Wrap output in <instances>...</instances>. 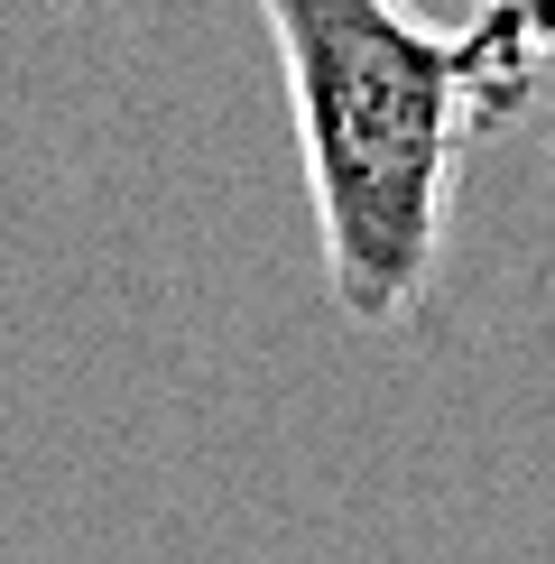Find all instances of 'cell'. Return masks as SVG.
<instances>
[{
	"label": "cell",
	"mask_w": 555,
	"mask_h": 564,
	"mask_svg": "<svg viewBox=\"0 0 555 564\" xmlns=\"http://www.w3.org/2000/svg\"><path fill=\"white\" fill-rule=\"evenodd\" d=\"M260 19L287 65L324 296L342 324H399L445 269L463 158L519 121L537 75L472 19L426 29L407 0H260Z\"/></svg>",
	"instance_id": "1"
},
{
	"label": "cell",
	"mask_w": 555,
	"mask_h": 564,
	"mask_svg": "<svg viewBox=\"0 0 555 564\" xmlns=\"http://www.w3.org/2000/svg\"><path fill=\"white\" fill-rule=\"evenodd\" d=\"M472 29L491 37L519 75H546V65H555V0H481Z\"/></svg>",
	"instance_id": "2"
}]
</instances>
